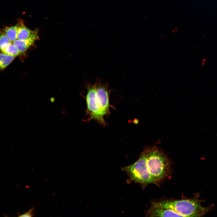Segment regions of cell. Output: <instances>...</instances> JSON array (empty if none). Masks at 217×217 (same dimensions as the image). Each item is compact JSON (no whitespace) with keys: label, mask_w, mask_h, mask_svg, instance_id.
Segmentation results:
<instances>
[{"label":"cell","mask_w":217,"mask_h":217,"mask_svg":"<svg viewBox=\"0 0 217 217\" xmlns=\"http://www.w3.org/2000/svg\"><path fill=\"white\" fill-rule=\"evenodd\" d=\"M197 198L177 200H163L153 203L152 205L171 210L183 217H200L209 211L211 205L204 207Z\"/></svg>","instance_id":"6da1fadb"},{"label":"cell","mask_w":217,"mask_h":217,"mask_svg":"<svg viewBox=\"0 0 217 217\" xmlns=\"http://www.w3.org/2000/svg\"><path fill=\"white\" fill-rule=\"evenodd\" d=\"M146 157L147 167L156 182L166 176L169 169V160L164 153L155 146L147 148L143 151Z\"/></svg>","instance_id":"7a4b0ae2"},{"label":"cell","mask_w":217,"mask_h":217,"mask_svg":"<svg viewBox=\"0 0 217 217\" xmlns=\"http://www.w3.org/2000/svg\"><path fill=\"white\" fill-rule=\"evenodd\" d=\"M121 169L126 172L130 181H132L143 184L156 183L148 168L144 151L135 162L123 167Z\"/></svg>","instance_id":"3957f363"},{"label":"cell","mask_w":217,"mask_h":217,"mask_svg":"<svg viewBox=\"0 0 217 217\" xmlns=\"http://www.w3.org/2000/svg\"><path fill=\"white\" fill-rule=\"evenodd\" d=\"M86 87L87 90L85 97L87 106L86 114L89 116L88 121L94 120L102 125H105L106 123L104 119L105 115L99 108L96 100L95 83L91 84L90 82H87Z\"/></svg>","instance_id":"277c9868"},{"label":"cell","mask_w":217,"mask_h":217,"mask_svg":"<svg viewBox=\"0 0 217 217\" xmlns=\"http://www.w3.org/2000/svg\"><path fill=\"white\" fill-rule=\"evenodd\" d=\"M95 83L97 103L104 115H109L110 114L109 108L111 107L109 104V96L112 90L108 89V83L106 81L102 83L100 79L98 78Z\"/></svg>","instance_id":"5b68a950"},{"label":"cell","mask_w":217,"mask_h":217,"mask_svg":"<svg viewBox=\"0 0 217 217\" xmlns=\"http://www.w3.org/2000/svg\"><path fill=\"white\" fill-rule=\"evenodd\" d=\"M146 213L147 216L150 217H183L170 209L153 205Z\"/></svg>","instance_id":"8992f818"},{"label":"cell","mask_w":217,"mask_h":217,"mask_svg":"<svg viewBox=\"0 0 217 217\" xmlns=\"http://www.w3.org/2000/svg\"><path fill=\"white\" fill-rule=\"evenodd\" d=\"M38 39V36L37 34L26 39L20 40L17 39L12 43L22 54L25 52Z\"/></svg>","instance_id":"52a82bcc"},{"label":"cell","mask_w":217,"mask_h":217,"mask_svg":"<svg viewBox=\"0 0 217 217\" xmlns=\"http://www.w3.org/2000/svg\"><path fill=\"white\" fill-rule=\"evenodd\" d=\"M18 24L19 27L17 32V39L20 40L26 39L38 34L36 31H33L28 28L22 22Z\"/></svg>","instance_id":"ba28073f"},{"label":"cell","mask_w":217,"mask_h":217,"mask_svg":"<svg viewBox=\"0 0 217 217\" xmlns=\"http://www.w3.org/2000/svg\"><path fill=\"white\" fill-rule=\"evenodd\" d=\"M19 27V24L15 25L5 27L3 31L11 42L17 39V32Z\"/></svg>","instance_id":"9c48e42d"},{"label":"cell","mask_w":217,"mask_h":217,"mask_svg":"<svg viewBox=\"0 0 217 217\" xmlns=\"http://www.w3.org/2000/svg\"><path fill=\"white\" fill-rule=\"evenodd\" d=\"M15 57L3 53H0V71L4 69L8 66Z\"/></svg>","instance_id":"30bf717a"},{"label":"cell","mask_w":217,"mask_h":217,"mask_svg":"<svg viewBox=\"0 0 217 217\" xmlns=\"http://www.w3.org/2000/svg\"><path fill=\"white\" fill-rule=\"evenodd\" d=\"M1 51L5 54L15 57L21 54L13 43H11Z\"/></svg>","instance_id":"8fae6325"},{"label":"cell","mask_w":217,"mask_h":217,"mask_svg":"<svg viewBox=\"0 0 217 217\" xmlns=\"http://www.w3.org/2000/svg\"><path fill=\"white\" fill-rule=\"evenodd\" d=\"M11 43L3 31L0 30V50L2 51Z\"/></svg>","instance_id":"7c38bea8"},{"label":"cell","mask_w":217,"mask_h":217,"mask_svg":"<svg viewBox=\"0 0 217 217\" xmlns=\"http://www.w3.org/2000/svg\"><path fill=\"white\" fill-rule=\"evenodd\" d=\"M33 208L30 209L29 211L19 215V217H32L33 216Z\"/></svg>","instance_id":"4fadbf2b"}]
</instances>
